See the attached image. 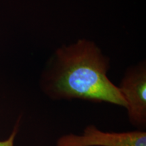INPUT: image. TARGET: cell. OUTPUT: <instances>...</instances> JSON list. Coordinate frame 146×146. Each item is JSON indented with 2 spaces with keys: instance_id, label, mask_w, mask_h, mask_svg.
I'll list each match as a JSON object with an SVG mask.
<instances>
[{
  "instance_id": "277c9868",
  "label": "cell",
  "mask_w": 146,
  "mask_h": 146,
  "mask_svg": "<svg viewBox=\"0 0 146 146\" xmlns=\"http://www.w3.org/2000/svg\"><path fill=\"white\" fill-rule=\"evenodd\" d=\"M18 126H19V122L16 123L13 131H12L10 135L8 137V138H7L5 140L0 141V146H14L15 139L18 131Z\"/></svg>"
},
{
  "instance_id": "3957f363",
  "label": "cell",
  "mask_w": 146,
  "mask_h": 146,
  "mask_svg": "<svg viewBox=\"0 0 146 146\" xmlns=\"http://www.w3.org/2000/svg\"><path fill=\"white\" fill-rule=\"evenodd\" d=\"M55 146H146V132H107L89 125L80 134L68 133L60 136Z\"/></svg>"
},
{
  "instance_id": "7a4b0ae2",
  "label": "cell",
  "mask_w": 146,
  "mask_h": 146,
  "mask_svg": "<svg viewBox=\"0 0 146 146\" xmlns=\"http://www.w3.org/2000/svg\"><path fill=\"white\" fill-rule=\"evenodd\" d=\"M125 99L128 119L136 130L146 128V67L140 63L127 70L118 86Z\"/></svg>"
},
{
  "instance_id": "6da1fadb",
  "label": "cell",
  "mask_w": 146,
  "mask_h": 146,
  "mask_svg": "<svg viewBox=\"0 0 146 146\" xmlns=\"http://www.w3.org/2000/svg\"><path fill=\"white\" fill-rule=\"evenodd\" d=\"M110 60L94 42L80 39L55 52L42 76V91L54 100L78 99L126 108L118 86L108 77Z\"/></svg>"
}]
</instances>
